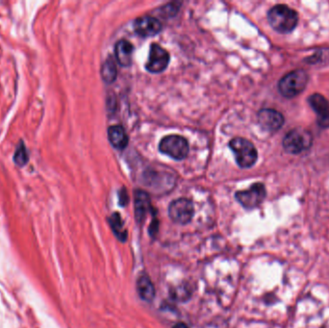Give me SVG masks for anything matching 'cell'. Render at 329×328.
<instances>
[{
  "label": "cell",
  "instance_id": "14",
  "mask_svg": "<svg viewBox=\"0 0 329 328\" xmlns=\"http://www.w3.org/2000/svg\"><path fill=\"white\" fill-rule=\"evenodd\" d=\"M108 138L115 148L123 149L128 143V137L123 127L120 125H113L108 129Z\"/></svg>",
  "mask_w": 329,
  "mask_h": 328
},
{
  "label": "cell",
  "instance_id": "9",
  "mask_svg": "<svg viewBox=\"0 0 329 328\" xmlns=\"http://www.w3.org/2000/svg\"><path fill=\"white\" fill-rule=\"evenodd\" d=\"M258 122L265 131L276 132L283 126L284 117L276 110L262 109L258 113Z\"/></svg>",
  "mask_w": 329,
  "mask_h": 328
},
{
  "label": "cell",
  "instance_id": "11",
  "mask_svg": "<svg viewBox=\"0 0 329 328\" xmlns=\"http://www.w3.org/2000/svg\"><path fill=\"white\" fill-rule=\"evenodd\" d=\"M134 30L142 37H152L161 32L162 24L153 17L145 16L138 18L135 21Z\"/></svg>",
  "mask_w": 329,
  "mask_h": 328
},
{
  "label": "cell",
  "instance_id": "2",
  "mask_svg": "<svg viewBox=\"0 0 329 328\" xmlns=\"http://www.w3.org/2000/svg\"><path fill=\"white\" fill-rule=\"evenodd\" d=\"M307 82V73L303 69H296L286 74L279 81L278 89L283 97L293 99L304 91Z\"/></svg>",
  "mask_w": 329,
  "mask_h": 328
},
{
  "label": "cell",
  "instance_id": "16",
  "mask_svg": "<svg viewBox=\"0 0 329 328\" xmlns=\"http://www.w3.org/2000/svg\"><path fill=\"white\" fill-rule=\"evenodd\" d=\"M117 74H118V70H117L116 63L114 62L112 57H109L102 65V68H101L102 79L104 80V82L110 84L116 80Z\"/></svg>",
  "mask_w": 329,
  "mask_h": 328
},
{
  "label": "cell",
  "instance_id": "17",
  "mask_svg": "<svg viewBox=\"0 0 329 328\" xmlns=\"http://www.w3.org/2000/svg\"><path fill=\"white\" fill-rule=\"evenodd\" d=\"M14 163L17 165L18 167H24L25 165L28 163L29 161V154H28V150L25 146V143L23 141H21L20 143L17 146V149L14 154L13 157Z\"/></svg>",
  "mask_w": 329,
  "mask_h": 328
},
{
  "label": "cell",
  "instance_id": "8",
  "mask_svg": "<svg viewBox=\"0 0 329 328\" xmlns=\"http://www.w3.org/2000/svg\"><path fill=\"white\" fill-rule=\"evenodd\" d=\"M170 63L169 52L159 44H153L150 47L148 60L145 67L152 73H159L164 71Z\"/></svg>",
  "mask_w": 329,
  "mask_h": 328
},
{
  "label": "cell",
  "instance_id": "4",
  "mask_svg": "<svg viewBox=\"0 0 329 328\" xmlns=\"http://www.w3.org/2000/svg\"><path fill=\"white\" fill-rule=\"evenodd\" d=\"M313 136L310 132L302 128H296L289 132L283 140V147L286 152L299 154L312 145Z\"/></svg>",
  "mask_w": 329,
  "mask_h": 328
},
{
  "label": "cell",
  "instance_id": "7",
  "mask_svg": "<svg viewBox=\"0 0 329 328\" xmlns=\"http://www.w3.org/2000/svg\"><path fill=\"white\" fill-rule=\"evenodd\" d=\"M267 195L266 188L262 183L253 184L248 190L237 192L236 199L246 209H253L259 206L263 202Z\"/></svg>",
  "mask_w": 329,
  "mask_h": 328
},
{
  "label": "cell",
  "instance_id": "13",
  "mask_svg": "<svg viewBox=\"0 0 329 328\" xmlns=\"http://www.w3.org/2000/svg\"><path fill=\"white\" fill-rule=\"evenodd\" d=\"M150 208V200L148 195L142 191L135 193V215L138 221H143Z\"/></svg>",
  "mask_w": 329,
  "mask_h": 328
},
{
  "label": "cell",
  "instance_id": "10",
  "mask_svg": "<svg viewBox=\"0 0 329 328\" xmlns=\"http://www.w3.org/2000/svg\"><path fill=\"white\" fill-rule=\"evenodd\" d=\"M310 106L317 114L318 125L322 128L329 127V102L319 94H314L308 99Z\"/></svg>",
  "mask_w": 329,
  "mask_h": 328
},
{
  "label": "cell",
  "instance_id": "6",
  "mask_svg": "<svg viewBox=\"0 0 329 328\" xmlns=\"http://www.w3.org/2000/svg\"><path fill=\"white\" fill-rule=\"evenodd\" d=\"M193 202L187 198H178L173 201L169 207V216L178 224H187L194 217Z\"/></svg>",
  "mask_w": 329,
  "mask_h": 328
},
{
  "label": "cell",
  "instance_id": "15",
  "mask_svg": "<svg viewBox=\"0 0 329 328\" xmlns=\"http://www.w3.org/2000/svg\"><path fill=\"white\" fill-rule=\"evenodd\" d=\"M137 290L141 298L145 301H151L155 295L153 284L147 275H142L138 279Z\"/></svg>",
  "mask_w": 329,
  "mask_h": 328
},
{
  "label": "cell",
  "instance_id": "18",
  "mask_svg": "<svg viewBox=\"0 0 329 328\" xmlns=\"http://www.w3.org/2000/svg\"><path fill=\"white\" fill-rule=\"evenodd\" d=\"M110 224L112 226V229L114 231V233L118 236V238L121 241H124L126 240L127 237V232L126 230L123 229V223L121 219L120 214L115 213L111 219H110Z\"/></svg>",
  "mask_w": 329,
  "mask_h": 328
},
{
  "label": "cell",
  "instance_id": "1",
  "mask_svg": "<svg viewBox=\"0 0 329 328\" xmlns=\"http://www.w3.org/2000/svg\"><path fill=\"white\" fill-rule=\"evenodd\" d=\"M271 26L279 33H290L297 25L298 15L294 9L286 5H276L268 13Z\"/></svg>",
  "mask_w": 329,
  "mask_h": 328
},
{
  "label": "cell",
  "instance_id": "3",
  "mask_svg": "<svg viewBox=\"0 0 329 328\" xmlns=\"http://www.w3.org/2000/svg\"><path fill=\"white\" fill-rule=\"evenodd\" d=\"M229 146L239 167L249 169L256 163L258 154L253 142L242 138H235L229 142Z\"/></svg>",
  "mask_w": 329,
  "mask_h": 328
},
{
  "label": "cell",
  "instance_id": "19",
  "mask_svg": "<svg viewBox=\"0 0 329 328\" xmlns=\"http://www.w3.org/2000/svg\"><path fill=\"white\" fill-rule=\"evenodd\" d=\"M173 328H189L188 326H187L186 324H184V323H181V322H179V323H176V325L174 326Z\"/></svg>",
  "mask_w": 329,
  "mask_h": 328
},
{
  "label": "cell",
  "instance_id": "12",
  "mask_svg": "<svg viewBox=\"0 0 329 328\" xmlns=\"http://www.w3.org/2000/svg\"><path fill=\"white\" fill-rule=\"evenodd\" d=\"M134 47L130 42L126 40H121L116 45V58L118 63L122 66H128L131 65L133 59Z\"/></svg>",
  "mask_w": 329,
  "mask_h": 328
},
{
  "label": "cell",
  "instance_id": "5",
  "mask_svg": "<svg viewBox=\"0 0 329 328\" xmlns=\"http://www.w3.org/2000/svg\"><path fill=\"white\" fill-rule=\"evenodd\" d=\"M159 149L162 153L180 161L186 158L189 152V144L184 137L169 135L161 140Z\"/></svg>",
  "mask_w": 329,
  "mask_h": 328
}]
</instances>
